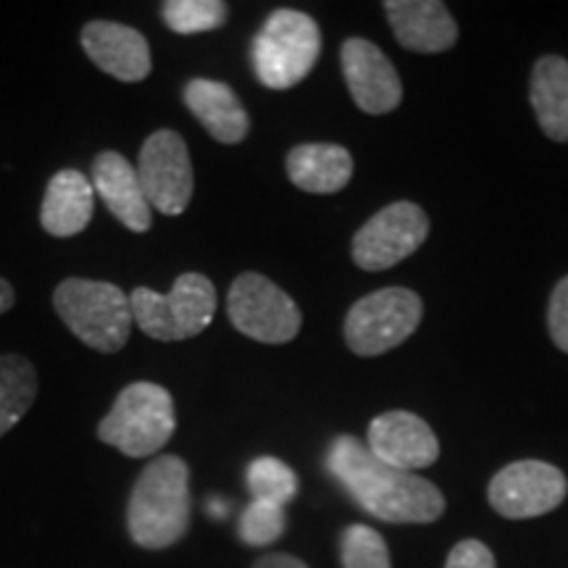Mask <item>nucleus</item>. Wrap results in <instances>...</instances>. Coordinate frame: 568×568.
Segmentation results:
<instances>
[{
	"mask_svg": "<svg viewBox=\"0 0 568 568\" xmlns=\"http://www.w3.org/2000/svg\"><path fill=\"white\" fill-rule=\"evenodd\" d=\"M326 468L368 516L387 524H432L445 514V495L418 474L382 464L351 435H339L326 453Z\"/></svg>",
	"mask_w": 568,
	"mask_h": 568,
	"instance_id": "f257e3e1",
	"label": "nucleus"
},
{
	"mask_svg": "<svg viewBox=\"0 0 568 568\" xmlns=\"http://www.w3.org/2000/svg\"><path fill=\"white\" fill-rule=\"evenodd\" d=\"M190 468L180 456H159L142 468L126 503V529L142 550H166L190 531Z\"/></svg>",
	"mask_w": 568,
	"mask_h": 568,
	"instance_id": "f03ea898",
	"label": "nucleus"
},
{
	"mask_svg": "<svg viewBox=\"0 0 568 568\" xmlns=\"http://www.w3.org/2000/svg\"><path fill=\"white\" fill-rule=\"evenodd\" d=\"M53 308L71 335L98 353L122 351L134 326L130 295L111 282L63 280L53 293Z\"/></svg>",
	"mask_w": 568,
	"mask_h": 568,
	"instance_id": "7ed1b4c3",
	"label": "nucleus"
},
{
	"mask_svg": "<svg viewBox=\"0 0 568 568\" xmlns=\"http://www.w3.org/2000/svg\"><path fill=\"white\" fill-rule=\"evenodd\" d=\"M174 429L176 416L169 389L153 382H134L119 393L98 424V439L130 458H151L169 445Z\"/></svg>",
	"mask_w": 568,
	"mask_h": 568,
	"instance_id": "20e7f679",
	"label": "nucleus"
},
{
	"mask_svg": "<svg viewBox=\"0 0 568 568\" xmlns=\"http://www.w3.org/2000/svg\"><path fill=\"white\" fill-rule=\"evenodd\" d=\"M322 53V30L308 13L280 9L253 40V69L268 90H290L311 74Z\"/></svg>",
	"mask_w": 568,
	"mask_h": 568,
	"instance_id": "39448f33",
	"label": "nucleus"
},
{
	"mask_svg": "<svg viewBox=\"0 0 568 568\" xmlns=\"http://www.w3.org/2000/svg\"><path fill=\"white\" fill-rule=\"evenodd\" d=\"M134 326L161 343H180L205 332L216 314V287L209 276L187 272L176 276L166 295L151 287L130 293Z\"/></svg>",
	"mask_w": 568,
	"mask_h": 568,
	"instance_id": "423d86ee",
	"label": "nucleus"
},
{
	"mask_svg": "<svg viewBox=\"0 0 568 568\" xmlns=\"http://www.w3.org/2000/svg\"><path fill=\"white\" fill-rule=\"evenodd\" d=\"M424 303L408 287H385L361 297L345 316V343L355 355H382L414 335Z\"/></svg>",
	"mask_w": 568,
	"mask_h": 568,
	"instance_id": "0eeeda50",
	"label": "nucleus"
},
{
	"mask_svg": "<svg viewBox=\"0 0 568 568\" xmlns=\"http://www.w3.org/2000/svg\"><path fill=\"white\" fill-rule=\"evenodd\" d=\"M226 316L245 337L266 345L293 343L303 316L297 303L264 274H240L226 295Z\"/></svg>",
	"mask_w": 568,
	"mask_h": 568,
	"instance_id": "6e6552de",
	"label": "nucleus"
},
{
	"mask_svg": "<svg viewBox=\"0 0 568 568\" xmlns=\"http://www.w3.org/2000/svg\"><path fill=\"white\" fill-rule=\"evenodd\" d=\"M138 176L151 209L163 216H180L193 201V161L180 132L159 130L142 142Z\"/></svg>",
	"mask_w": 568,
	"mask_h": 568,
	"instance_id": "1a4fd4ad",
	"label": "nucleus"
},
{
	"mask_svg": "<svg viewBox=\"0 0 568 568\" xmlns=\"http://www.w3.org/2000/svg\"><path fill=\"white\" fill-rule=\"evenodd\" d=\"M429 237V216L410 201L389 203L353 237V261L364 272H385L414 255Z\"/></svg>",
	"mask_w": 568,
	"mask_h": 568,
	"instance_id": "9d476101",
	"label": "nucleus"
},
{
	"mask_svg": "<svg viewBox=\"0 0 568 568\" xmlns=\"http://www.w3.org/2000/svg\"><path fill=\"white\" fill-rule=\"evenodd\" d=\"M568 495V479L545 460H516L495 474L487 487L489 506L503 518H537L556 510Z\"/></svg>",
	"mask_w": 568,
	"mask_h": 568,
	"instance_id": "9b49d317",
	"label": "nucleus"
},
{
	"mask_svg": "<svg viewBox=\"0 0 568 568\" xmlns=\"http://www.w3.org/2000/svg\"><path fill=\"white\" fill-rule=\"evenodd\" d=\"M343 74L353 103L364 113L382 116L403 103V82L393 61L374 42L351 38L343 42Z\"/></svg>",
	"mask_w": 568,
	"mask_h": 568,
	"instance_id": "f8f14e48",
	"label": "nucleus"
},
{
	"mask_svg": "<svg viewBox=\"0 0 568 568\" xmlns=\"http://www.w3.org/2000/svg\"><path fill=\"white\" fill-rule=\"evenodd\" d=\"M368 450L382 464L400 471H422L437 464L439 439L422 416L410 410H387L368 424Z\"/></svg>",
	"mask_w": 568,
	"mask_h": 568,
	"instance_id": "ddd939ff",
	"label": "nucleus"
},
{
	"mask_svg": "<svg viewBox=\"0 0 568 568\" xmlns=\"http://www.w3.org/2000/svg\"><path fill=\"white\" fill-rule=\"evenodd\" d=\"M82 48L98 69L119 82H142L151 74V45L145 34L116 21H90L82 27Z\"/></svg>",
	"mask_w": 568,
	"mask_h": 568,
	"instance_id": "4468645a",
	"label": "nucleus"
},
{
	"mask_svg": "<svg viewBox=\"0 0 568 568\" xmlns=\"http://www.w3.org/2000/svg\"><path fill=\"white\" fill-rule=\"evenodd\" d=\"M92 190L130 232H148L153 226L151 203L142 193L138 169L122 153L103 151L92 161Z\"/></svg>",
	"mask_w": 568,
	"mask_h": 568,
	"instance_id": "2eb2a0df",
	"label": "nucleus"
},
{
	"mask_svg": "<svg viewBox=\"0 0 568 568\" xmlns=\"http://www.w3.org/2000/svg\"><path fill=\"white\" fill-rule=\"evenodd\" d=\"M387 21L395 40L414 53L450 51L458 40V24L437 0H387Z\"/></svg>",
	"mask_w": 568,
	"mask_h": 568,
	"instance_id": "dca6fc26",
	"label": "nucleus"
},
{
	"mask_svg": "<svg viewBox=\"0 0 568 568\" xmlns=\"http://www.w3.org/2000/svg\"><path fill=\"white\" fill-rule=\"evenodd\" d=\"M182 98L184 105L203 124V130L216 142L237 145L251 132V119H247L245 105L240 103L237 92L230 84L197 77V80L184 84Z\"/></svg>",
	"mask_w": 568,
	"mask_h": 568,
	"instance_id": "f3484780",
	"label": "nucleus"
},
{
	"mask_svg": "<svg viewBox=\"0 0 568 568\" xmlns=\"http://www.w3.org/2000/svg\"><path fill=\"white\" fill-rule=\"evenodd\" d=\"M95 213V190L92 182L77 169H61L48 182L42 197L40 224L53 237H74L84 232Z\"/></svg>",
	"mask_w": 568,
	"mask_h": 568,
	"instance_id": "a211bd4d",
	"label": "nucleus"
},
{
	"mask_svg": "<svg viewBox=\"0 0 568 568\" xmlns=\"http://www.w3.org/2000/svg\"><path fill=\"white\" fill-rule=\"evenodd\" d=\"M287 176L303 193H339L353 176V155L332 142H303L287 153Z\"/></svg>",
	"mask_w": 568,
	"mask_h": 568,
	"instance_id": "6ab92c4d",
	"label": "nucleus"
},
{
	"mask_svg": "<svg viewBox=\"0 0 568 568\" xmlns=\"http://www.w3.org/2000/svg\"><path fill=\"white\" fill-rule=\"evenodd\" d=\"M529 101L537 113L539 130L556 142H568V61L542 55L535 63Z\"/></svg>",
	"mask_w": 568,
	"mask_h": 568,
	"instance_id": "aec40b11",
	"label": "nucleus"
},
{
	"mask_svg": "<svg viewBox=\"0 0 568 568\" xmlns=\"http://www.w3.org/2000/svg\"><path fill=\"white\" fill-rule=\"evenodd\" d=\"M38 397V372L19 353L0 355V437L17 426Z\"/></svg>",
	"mask_w": 568,
	"mask_h": 568,
	"instance_id": "412c9836",
	"label": "nucleus"
},
{
	"mask_svg": "<svg viewBox=\"0 0 568 568\" xmlns=\"http://www.w3.org/2000/svg\"><path fill=\"white\" fill-rule=\"evenodd\" d=\"M161 17L176 34H197L224 27L230 9L222 0H169L161 6Z\"/></svg>",
	"mask_w": 568,
	"mask_h": 568,
	"instance_id": "4be33fe9",
	"label": "nucleus"
},
{
	"mask_svg": "<svg viewBox=\"0 0 568 568\" xmlns=\"http://www.w3.org/2000/svg\"><path fill=\"white\" fill-rule=\"evenodd\" d=\"M247 487H251L253 500L284 508L297 493V474L280 458L261 456L247 466Z\"/></svg>",
	"mask_w": 568,
	"mask_h": 568,
	"instance_id": "5701e85b",
	"label": "nucleus"
},
{
	"mask_svg": "<svg viewBox=\"0 0 568 568\" xmlns=\"http://www.w3.org/2000/svg\"><path fill=\"white\" fill-rule=\"evenodd\" d=\"M339 560L343 568H393L385 537L366 524H351L339 535Z\"/></svg>",
	"mask_w": 568,
	"mask_h": 568,
	"instance_id": "b1692460",
	"label": "nucleus"
},
{
	"mask_svg": "<svg viewBox=\"0 0 568 568\" xmlns=\"http://www.w3.org/2000/svg\"><path fill=\"white\" fill-rule=\"evenodd\" d=\"M240 539L251 548H266V545H274L276 539L284 535L287 529V516H284L282 506H274V503L253 500L251 506L243 510L240 516Z\"/></svg>",
	"mask_w": 568,
	"mask_h": 568,
	"instance_id": "393cba45",
	"label": "nucleus"
},
{
	"mask_svg": "<svg viewBox=\"0 0 568 568\" xmlns=\"http://www.w3.org/2000/svg\"><path fill=\"white\" fill-rule=\"evenodd\" d=\"M548 329L552 343H556L564 353H568V276H564V280L556 284V290H552L548 308Z\"/></svg>",
	"mask_w": 568,
	"mask_h": 568,
	"instance_id": "a878e982",
	"label": "nucleus"
},
{
	"mask_svg": "<svg viewBox=\"0 0 568 568\" xmlns=\"http://www.w3.org/2000/svg\"><path fill=\"white\" fill-rule=\"evenodd\" d=\"M445 568H497L493 550L479 539H460L447 556Z\"/></svg>",
	"mask_w": 568,
	"mask_h": 568,
	"instance_id": "bb28decb",
	"label": "nucleus"
},
{
	"mask_svg": "<svg viewBox=\"0 0 568 568\" xmlns=\"http://www.w3.org/2000/svg\"><path fill=\"white\" fill-rule=\"evenodd\" d=\"M253 568H308V564L295 556H287V552H266L255 560Z\"/></svg>",
	"mask_w": 568,
	"mask_h": 568,
	"instance_id": "cd10ccee",
	"label": "nucleus"
},
{
	"mask_svg": "<svg viewBox=\"0 0 568 568\" xmlns=\"http://www.w3.org/2000/svg\"><path fill=\"white\" fill-rule=\"evenodd\" d=\"M13 303H17V293H13L11 282L0 276V314H6V311H11Z\"/></svg>",
	"mask_w": 568,
	"mask_h": 568,
	"instance_id": "c85d7f7f",
	"label": "nucleus"
}]
</instances>
